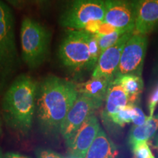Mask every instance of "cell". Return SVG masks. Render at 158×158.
I'll return each mask as SVG.
<instances>
[{"label":"cell","mask_w":158,"mask_h":158,"mask_svg":"<svg viewBox=\"0 0 158 158\" xmlns=\"http://www.w3.org/2000/svg\"><path fill=\"white\" fill-rule=\"evenodd\" d=\"M0 158H4V155L2 154V151L1 148H0Z\"/></svg>","instance_id":"34"},{"label":"cell","mask_w":158,"mask_h":158,"mask_svg":"<svg viewBox=\"0 0 158 158\" xmlns=\"http://www.w3.org/2000/svg\"><path fill=\"white\" fill-rule=\"evenodd\" d=\"M35 155L37 158H64L53 150L43 148H39L35 150Z\"/></svg>","instance_id":"24"},{"label":"cell","mask_w":158,"mask_h":158,"mask_svg":"<svg viewBox=\"0 0 158 158\" xmlns=\"http://www.w3.org/2000/svg\"><path fill=\"white\" fill-rule=\"evenodd\" d=\"M105 22L125 32L135 31V0H104Z\"/></svg>","instance_id":"9"},{"label":"cell","mask_w":158,"mask_h":158,"mask_svg":"<svg viewBox=\"0 0 158 158\" xmlns=\"http://www.w3.org/2000/svg\"><path fill=\"white\" fill-rule=\"evenodd\" d=\"M134 110H135V116L133 119V126H141L147 121L149 116H147L144 114L141 108L138 107L137 106H134Z\"/></svg>","instance_id":"23"},{"label":"cell","mask_w":158,"mask_h":158,"mask_svg":"<svg viewBox=\"0 0 158 158\" xmlns=\"http://www.w3.org/2000/svg\"><path fill=\"white\" fill-rule=\"evenodd\" d=\"M89 49L90 55L89 70H93L94 68H95L97 63L98 62L100 54H101L98 44V37H97L96 35H90L89 39Z\"/></svg>","instance_id":"20"},{"label":"cell","mask_w":158,"mask_h":158,"mask_svg":"<svg viewBox=\"0 0 158 158\" xmlns=\"http://www.w3.org/2000/svg\"><path fill=\"white\" fill-rule=\"evenodd\" d=\"M100 106L101 105L92 99L82 94H78L61 127L60 135L65 142L74 135L90 116L94 115L95 110Z\"/></svg>","instance_id":"8"},{"label":"cell","mask_w":158,"mask_h":158,"mask_svg":"<svg viewBox=\"0 0 158 158\" xmlns=\"http://www.w3.org/2000/svg\"><path fill=\"white\" fill-rule=\"evenodd\" d=\"M78 96L76 84L68 79L50 75L37 83L35 114L43 135L59 138L63 122Z\"/></svg>","instance_id":"1"},{"label":"cell","mask_w":158,"mask_h":158,"mask_svg":"<svg viewBox=\"0 0 158 158\" xmlns=\"http://www.w3.org/2000/svg\"><path fill=\"white\" fill-rule=\"evenodd\" d=\"M90 35L84 30L67 31L58 50L59 59L63 66L73 72L89 70Z\"/></svg>","instance_id":"5"},{"label":"cell","mask_w":158,"mask_h":158,"mask_svg":"<svg viewBox=\"0 0 158 158\" xmlns=\"http://www.w3.org/2000/svg\"><path fill=\"white\" fill-rule=\"evenodd\" d=\"M135 116V110L133 105H128L118 111L110 119V122H113L116 125L124 127L125 124L133 122Z\"/></svg>","instance_id":"18"},{"label":"cell","mask_w":158,"mask_h":158,"mask_svg":"<svg viewBox=\"0 0 158 158\" xmlns=\"http://www.w3.org/2000/svg\"><path fill=\"white\" fill-rule=\"evenodd\" d=\"M158 129V114L149 117L148 120L141 126H133L130 130L128 142L130 147L133 148L138 143L148 141L155 135Z\"/></svg>","instance_id":"16"},{"label":"cell","mask_w":158,"mask_h":158,"mask_svg":"<svg viewBox=\"0 0 158 158\" xmlns=\"http://www.w3.org/2000/svg\"><path fill=\"white\" fill-rule=\"evenodd\" d=\"M154 70H155V74L157 75V76H158V62L157 63V65L155 66V69H154Z\"/></svg>","instance_id":"33"},{"label":"cell","mask_w":158,"mask_h":158,"mask_svg":"<svg viewBox=\"0 0 158 158\" xmlns=\"http://www.w3.org/2000/svg\"><path fill=\"white\" fill-rule=\"evenodd\" d=\"M68 158H77V157H72V156H69Z\"/></svg>","instance_id":"35"},{"label":"cell","mask_w":158,"mask_h":158,"mask_svg":"<svg viewBox=\"0 0 158 158\" xmlns=\"http://www.w3.org/2000/svg\"><path fill=\"white\" fill-rule=\"evenodd\" d=\"M117 30L116 28H114V27H112L111 25H110L109 23L105 22L103 21L101 24H100V27H99L98 34L99 35H109L113 33L114 31Z\"/></svg>","instance_id":"26"},{"label":"cell","mask_w":158,"mask_h":158,"mask_svg":"<svg viewBox=\"0 0 158 158\" xmlns=\"http://www.w3.org/2000/svg\"><path fill=\"white\" fill-rule=\"evenodd\" d=\"M106 7L104 0H68L59 17L64 28L84 30L91 21H104Z\"/></svg>","instance_id":"6"},{"label":"cell","mask_w":158,"mask_h":158,"mask_svg":"<svg viewBox=\"0 0 158 158\" xmlns=\"http://www.w3.org/2000/svg\"><path fill=\"white\" fill-rule=\"evenodd\" d=\"M147 44L146 35L133 33L124 45L114 79L125 75L141 76Z\"/></svg>","instance_id":"7"},{"label":"cell","mask_w":158,"mask_h":158,"mask_svg":"<svg viewBox=\"0 0 158 158\" xmlns=\"http://www.w3.org/2000/svg\"><path fill=\"white\" fill-rule=\"evenodd\" d=\"M102 22H103V21H91V22L88 23L86 25V27H85L84 30L92 35L98 34L99 27H100V24H101Z\"/></svg>","instance_id":"27"},{"label":"cell","mask_w":158,"mask_h":158,"mask_svg":"<svg viewBox=\"0 0 158 158\" xmlns=\"http://www.w3.org/2000/svg\"><path fill=\"white\" fill-rule=\"evenodd\" d=\"M51 41V33L45 26L32 18H23L20 29L21 59L29 69L38 68L47 60Z\"/></svg>","instance_id":"3"},{"label":"cell","mask_w":158,"mask_h":158,"mask_svg":"<svg viewBox=\"0 0 158 158\" xmlns=\"http://www.w3.org/2000/svg\"><path fill=\"white\" fill-rule=\"evenodd\" d=\"M37 83L27 74L15 77L4 93L2 115L12 132L19 137H27L32 127L36 111Z\"/></svg>","instance_id":"2"},{"label":"cell","mask_w":158,"mask_h":158,"mask_svg":"<svg viewBox=\"0 0 158 158\" xmlns=\"http://www.w3.org/2000/svg\"><path fill=\"white\" fill-rule=\"evenodd\" d=\"M5 1L15 8L22 9L30 0H5Z\"/></svg>","instance_id":"28"},{"label":"cell","mask_w":158,"mask_h":158,"mask_svg":"<svg viewBox=\"0 0 158 158\" xmlns=\"http://www.w3.org/2000/svg\"><path fill=\"white\" fill-rule=\"evenodd\" d=\"M155 148L156 149H158V135L156 136L155 138Z\"/></svg>","instance_id":"31"},{"label":"cell","mask_w":158,"mask_h":158,"mask_svg":"<svg viewBox=\"0 0 158 158\" xmlns=\"http://www.w3.org/2000/svg\"><path fill=\"white\" fill-rule=\"evenodd\" d=\"M132 151L133 153V158H155L147 141L138 143L132 148Z\"/></svg>","instance_id":"21"},{"label":"cell","mask_w":158,"mask_h":158,"mask_svg":"<svg viewBox=\"0 0 158 158\" xmlns=\"http://www.w3.org/2000/svg\"><path fill=\"white\" fill-rule=\"evenodd\" d=\"M2 133V117H1V114H0V136Z\"/></svg>","instance_id":"32"},{"label":"cell","mask_w":158,"mask_h":158,"mask_svg":"<svg viewBox=\"0 0 158 158\" xmlns=\"http://www.w3.org/2000/svg\"><path fill=\"white\" fill-rule=\"evenodd\" d=\"M158 104V82L150 92L148 98V108H149V116L152 117L156 106Z\"/></svg>","instance_id":"22"},{"label":"cell","mask_w":158,"mask_h":158,"mask_svg":"<svg viewBox=\"0 0 158 158\" xmlns=\"http://www.w3.org/2000/svg\"><path fill=\"white\" fill-rule=\"evenodd\" d=\"M112 81L106 78L92 77L87 81L76 84V88L78 94L88 97L102 106Z\"/></svg>","instance_id":"14"},{"label":"cell","mask_w":158,"mask_h":158,"mask_svg":"<svg viewBox=\"0 0 158 158\" xmlns=\"http://www.w3.org/2000/svg\"><path fill=\"white\" fill-rule=\"evenodd\" d=\"M100 129L101 128L96 116L94 115L90 116L74 135L65 142L69 156L85 158Z\"/></svg>","instance_id":"10"},{"label":"cell","mask_w":158,"mask_h":158,"mask_svg":"<svg viewBox=\"0 0 158 158\" xmlns=\"http://www.w3.org/2000/svg\"><path fill=\"white\" fill-rule=\"evenodd\" d=\"M157 26L158 0H135V32L146 35Z\"/></svg>","instance_id":"12"},{"label":"cell","mask_w":158,"mask_h":158,"mask_svg":"<svg viewBox=\"0 0 158 158\" xmlns=\"http://www.w3.org/2000/svg\"><path fill=\"white\" fill-rule=\"evenodd\" d=\"M122 86L129 96L130 104L135 106L139 99L143 89V81L141 76L135 75H125L113 81Z\"/></svg>","instance_id":"17"},{"label":"cell","mask_w":158,"mask_h":158,"mask_svg":"<svg viewBox=\"0 0 158 158\" xmlns=\"http://www.w3.org/2000/svg\"><path fill=\"white\" fill-rule=\"evenodd\" d=\"M32 1H34V2L36 3L40 7H44L47 4L50 2L51 0H32Z\"/></svg>","instance_id":"30"},{"label":"cell","mask_w":158,"mask_h":158,"mask_svg":"<svg viewBox=\"0 0 158 158\" xmlns=\"http://www.w3.org/2000/svg\"><path fill=\"white\" fill-rule=\"evenodd\" d=\"M134 32L135 31L124 33L117 43L101 53L95 68L92 70V77L114 80L124 45Z\"/></svg>","instance_id":"11"},{"label":"cell","mask_w":158,"mask_h":158,"mask_svg":"<svg viewBox=\"0 0 158 158\" xmlns=\"http://www.w3.org/2000/svg\"><path fill=\"white\" fill-rule=\"evenodd\" d=\"M15 23V18L0 21V94L15 78L21 64Z\"/></svg>","instance_id":"4"},{"label":"cell","mask_w":158,"mask_h":158,"mask_svg":"<svg viewBox=\"0 0 158 158\" xmlns=\"http://www.w3.org/2000/svg\"><path fill=\"white\" fill-rule=\"evenodd\" d=\"M124 33H126L125 31L117 29L116 31H114L113 33L109 35H99L96 34L100 52L102 53L109 47L112 46V45L117 43L118 40L121 38Z\"/></svg>","instance_id":"19"},{"label":"cell","mask_w":158,"mask_h":158,"mask_svg":"<svg viewBox=\"0 0 158 158\" xmlns=\"http://www.w3.org/2000/svg\"><path fill=\"white\" fill-rule=\"evenodd\" d=\"M4 158H31L16 152H7L4 155Z\"/></svg>","instance_id":"29"},{"label":"cell","mask_w":158,"mask_h":158,"mask_svg":"<svg viewBox=\"0 0 158 158\" xmlns=\"http://www.w3.org/2000/svg\"><path fill=\"white\" fill-rule=\"evenodd\" d=\"M85 158H119V152L114 142L100 129Z\"/></svg>","instance_id":"15"},{"label":"cell","mask_w":158,"mask_h":158,"mask_svg":"<svg viewBox=\"0 0 158 158\" xmlns=\"http://www.w3.org/2000/svg\"><path fill=\"white\" fill-rule=\"evenodd\" d=\"M130 104L129 96L120 85L112 81L105 100V108L102 112V120L110 122L114 115Z\"/></svg>","instance_id":"13"},{"label":"cell","mask_w":158,"mask_h":158,"mask_svg":"<svg viewBox=\"0 0 158 158\" xmlns=\"http://www.w3.org/2000/svg\"><path fill=\"white\" fill-rule=\"evenodd\" d=\"M14 18L13 11L7 4L2 0H0V21L4 20H8Z\"/></svg>","instance_id":"25"}]
</instances>
